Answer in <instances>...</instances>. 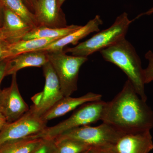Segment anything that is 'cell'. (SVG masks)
Returning a JSON list of instances; mask_svg holds the SVG:
<instances>
[{
	"instance_id": "obj_1",
	"label": "cell",
	"mask_w": 153,
	"mask_h": 153,
	"mask_svg": "<svg viewBox=\"0 0 153 153\" xmlns=\"http://www.w3.org/2000/svg\"><path fill=\"white\" fill-rule=\"evenodd\" d=\"M101 120L123 134L151 131L153 111L128 79L122 90L105 102Z\"/></svg>"
},
{
	"instance_id": "obj_2",
	"label": "cell",
	"mask_w": 153,
	"mask_h": 153,
	"mask_svg": "<svg viewBox=\"0 0 153 153\" xmlns=\"http://www.w3.org/2000/svg\"><path fill=\"white\" fill-rule=\"evenodd\" d=\"M100 52L105 61L113 63L125 73L137 93L143 100L147 102L144 69L139 56L130 42L125 38Z\"/></svg>"
},
{
	"instance_id": "obj_3",
	"label": "cell",
	"mask_w": 153,
	"mask_h": 153,
	"mask_svg": "<svg viewBox=\"0 0 153 153\" xmlns=\"http://www.w3.org/2000/svg\"><path fill=\"white\" fill-rule=\"evenodd\" d=\"M132 22L128 19V14L123 13L117 17L109 28L99 32L74 47L64 49V52L71 53L73 56L87 57L94 52L108 48L126 38Z\"/></svg>"
},
{
	"instance_id": "obj_4",
	"label": "cell",
	"mask_w": 153,
	"mask_h": 153,
	"mask_svg": "<svg viewBox=\"0 0 153 153\" xmlns=\"http://www.w3.org/2000/svg\"><path fill=\"white\" fill-rule=\"evenodd\" d=\"M105 102L101 100L82 105L66 120L53 126H47L40 133L30 137L54 140L65 132L101 120Z\"/></svg>"
},
{
	"instance_id": "obj_5",
	"label": "cell",
	"mask_w": 153,
	"mask_h": 153,
	"mask_svg": "<svg viewBox=\"0 0 153 153\" xmlns=\"http://www.w3.org/2000/svg\"><path fill=\"white\" fill-rule=\"evenodd\" d=\"M123 133L113 127L102 123L97 126H82L65 132L54 139L58 142L63 140H76L97 149L111 148Z\"/></svg>"
},
{
	"instance_id": "obj_6",
	"label": "cell",
	"mask_w": 153,
	"mask_h": 153,
	"mask_svg": "<svg viewBox=\"0 0 153 153\" xmlns=\"http://www.w3.org/2000/svg\"><path fill=\"white\" fill-rule=\"evenodd\" d=\"M47 55L59 79L63 96H70L77 89L79 69L88 59L67 55L64 50L47 52Z\"/></svg>"
},
{
	"instance_id": "obj_7",
	"label": "cell",
	"mask_w": 153,
	"mask_h": 153,
	"mask_svg": "<svg viewBox=\"0 0 153 153\" xmlns=\"http://www.w3.org/2000/svg\"><path fill=\"white\" fill-rule=\"evenodd\" d=\"M47 123L29 109L19 119L7 123L0 131V148L8 143L40 133L47 127Z\"/></svg>"
},
{
	"instance_id": "obj_8",
	"label": "cell",
	"mask_w": 153,
	"mask_h": 153,
	"mask_svg": "<svg viewBox=\"0 0 153 153\" xmlns=\"http://www.w3.org/2000/svg\"><path fill=\"white\" fill-rule=\"evenodd\" d=\"M45 84L42 92L32 98L33 105L30 109L42 117L54 105L64 97L56 72L49 61L43 66Z\"/></svg>"
},
{
	"instance_id": "obj_9",
	"label": "cell",
	"mask_w": 153,
	"mask_h": 153,
	"mask_svg": "<svg viewBox=\"0 0 153 153\" xmlns=\"http://www.w3.org/2000/svg\"><path fill=\"white\" fill-rule=\"evenodd\" d=\"M16 74L12 75L10 86L1 90L0 93V112L7 123L19 119L30 109L19 92Z\"/></svg>"
},
{
	"instance_id": "obj_10",
	"label": "cell",
	"mask_w": 153,
	"mask_h": 153,
	"mask_svg": "<svg viewBox=\"0 0 153 153\" xmlns=\"http://www.w3.org/2000/svg\"><path fill=\"white\" fill-rule=\"evenodd\" d=\"M111 148L116 153H149L153 149L150 131L123 134Z\"/></svg>"
},
{
	"instance_id": "obj_11",
	"label": "cell",
	"mask_w": 153,
	"mask_h": 153,
	"mask_svg": "<svg viewBox=\"0 0 153 153\" xmlns=\"http://www.w3.org/2000/svg\"><path fill=\"white\" fill-rule=\"evenodd\" d=\"M33 13L39 26L52 28L67 26L65 15L57 0H37Z\"/></svg>"
},
{
	"instance_id": "obj_12",
	"label": "cell",
	"mask_w": 153,
	"mask_h": 153,
	"mask_svg": "<svg viewBox=\"0 0 153 153\" xmlns=\"http://www.w3.org/2000/svg\"><path fill=\"white\" fill-rule=\"evenodd\" d=\"M102 97L101 94L92 92L77 97H64L42 116V119L47 122L53 119L63 116L87 102L101 100Z\"/></svg>"
},
{
	"instance_id": "obj_13",
	"label": "cell",
	"mask_w": 153,
	"mask_h": 153,
	"mask_svg": "<svg viewBox=\"0 0 153 153\" xmlns=\"http://www.w3.org/2000/svg\"><path fill=\"white\" fill-rule=\"evenodd\" d=\"M102 20L99 15L91 20L84 26L65 37L52 42L39 51L46 52H60L68 44L76 45L79 40L85 38L91 33L100 31V26L102 25Z\"/></svg>"
},
{
	"instance_id": "obj_14",
	"label": "cell",
	"mask_w": 153,
	"mask_h": 153,
	"mask_svg": "<svg viewBox=\"0 0 153 153\" xmlns=\"http://www.w3.org/2000/svg\"><path fill=\"white\" fill-rule=\"evenodd\" d=\"M1 28L5 41L10 44L21 41L33 29L19 16L4 7Z\"/></svg>"
},
{
	"instance_id": "obj_15",
	"label": "cell",
	"mask_w": 153,
	"mask_h": 153,
	"mask_svg": "<svg viewBox=\"0 0 153 153\" xmlns=\"http://www.w3.org/2000/svg\"><path fill=\"white\" fill-rule=\"evenodd\" d=\"M5 60V76L17 74L19 70L26 67H43L49 61L47 52L43 51L23 53Z\"/></svg>"
},
{
	"instance_id": "obj_16",
	"label": "cell",
	"mask_w": 153,
	"mask_h": 153,
	"mask_svg": "<svg viewBox=\"0 0 153 153\" xmlns=\"http://www.w3.org/2000/svg\"><path fill=\"white\" fill-rule=\"evenodd\" d=\"M58 38H35L18 41L10 44L5 60L23 53L39 51Z\"/></svg>"
},
{
	"instance_id": "obj_17",
	"label": "cell",
	"mask_w": 153,
	"mask_h": 153,
	"mask_svg": "<svg viewBox=\"0 0 153 153\" xmlns=\"http://www.w3.org/2000/svg\"><path fill=\"white\" fill-rule=\"evenodd\" d=\"M82 26L71 25L61 28H52L39 26L32 29L22 40H27L35 38H60L79 29Z\"/></svg>"
},
{
	"instance_id": "obj_18",
	"label": "cell",
	"mask_w": 153,
	"mask_h": 153,
	"mask_svg": "<svg viewBox=\"0 0 153 153\" xmlns=\"http://www.w3.org/2000/svg\"><path fill=\"white\" fill-rule=\"evenodd\" d=\"M4 7L19 16L33 29L39 26L35 15L23 0H1Z\"/></svg>"
},
{
	"instance_id": "obj_19",
	"label": "cell",
	"mask_w": 153,
	"mask_h": 153,
	"mask_svg": "<svg viewBox=\"0 0 153 153\" xmlns=\"http://www.w3.org/2000/svg\"><path fill=\"white\" fill-rule=\"evenodd\" d=\"M42 138L28 137L8 143L0 148V153H32L38 147Z\"/></svg>"
},
{
	"instance_id": "obj_20",
	"label": "cell",
	"mask_w": 153,
	"mask_h": 153,
	"mask_svg": "<svg viewBox=\"0 0 153 153\" xmlns=\"http://www.w3.org/2000/svg\"><path fill=\"white\" fill-rule=\"evenodd\" d=\"M55 142L57 153H82L91 148L76 140L66 139Z\"/></svg>"
},
{
	"instance_id": "obj_21",
	"label": "cell",
	"mask_w": 153,
	"mask_h": 153,
	"mask_svg": "<svg viewBox=\"0 0 153 153\" xmlns=\"http://www.w3.org/2000/svg\"><path fill=\"white\" fill-rule=\"evenodd\" d=\"M32 153H57L55 140L43 139L41 144Z\"/></svg>"
},
{
	"instance_id": "obj_22",
	"label": "cell",
	"mask_w": 153,
	"mask_h": 153,
	"mask_svg": "<svg viewBox=\"0 0 153 153\" xmlns=\"http://www.w3.org/2000/svg\"><path fill=\"white\" fill-rule=\"evenodd\" d=\"M145 57L149 61L147 67L143 69L144 81L146 84L153 81V52L151 50L148 51Z\"/></svg>"
},
{
	"instance_id": "obj_23",
	"label": "cell",
	"mask_w": 153,
	"mask_h": 153,
	"mask_svg": "<svg viewBox=\"0 0 153 153\" xmlns=\"http://www.w3.org/2000/svg\"><path fill=\"white\" fill-rule=\"evenodd\" d=\"M10 44L6 41H3L0 43V63L5 60Z\"/></svg>"
},
{
	"instance_id": "obj_24",
	"label": "cell",
	"mask_w": 153,
	"mask_h": 153,
	"mask_svg": "<svg viewBox=\"0 0 153 153\" xmlns=\"http://www.w3.org/2000/svg\"><path fill=\"white\" fill-rule=\"evenodd\" d=\"M6 65V61L4 60L0 63V86H1V82L3 78L5 76V67ZM1 88H0V93L1 92Z\"/></svg>"
},
{
	"instance_id": "obj_25",
	"label": "cell",
	"mask_w": 153,
	"mask_h": 153,
	"mask_svg": "<svg viewBox=\"0 0 153 153\" xmlns=\"http://www.w3.org/2000/svg\"><path fill=\"white\" fill-rule=\"evenodd\" d=\"M28 8L33 13L37 0H23Z\"/></svg>"
},
{
	"instance_id": "obj_26",
	"label": "cell",
	"mask_w": 153,
	"mask_h": 153,
	"mask_svg": "<svg viewBox=\"0 0 153 153\" xmlns=\"http://www.w3.org/2000/svg\"><path fill=\"white\" fill-rule=\"evenodd\" d=\"M7 123L5 117L0 112V131L2 130L3 128Z\"/></svg>"
},
{
	"instance_id": "obj_27",
	"label": "cell",
	"mask_w": 153,
	"mask_h": 153,
	"mask_svg": "<svg viewBox=\"0 0 153 153\" xmlns=\"http://www.w3.org/2000/svg\"><path fill=\"white\" fill-rule=\"evenodd\" d=\"M96 153H116L112 148L97 149Z\"/></svg>"
},
{
	"instance_id": "obj_28",
	"label": "cell",
	"mask_w": 153,
	"mask_h": 153,
	"mask_svg": "<svg viewBox=\"0 0 153 153\" xmlns=\"http://www.w3.org/2000/svg\"><path fill=\"white\" fill-rule=\"evenodd\" d=\"M4 9V6L3 5L1 1L0 0V27H1L2 24Z\"/></svg>"
},
{
	"instance_id": "obj_29",
	"label": "cell",
	"mask_w": 153,
	"mask_h": 153,
	"mask_svg": "<svg viewBox=\"0 0 153 153\" xmlns=\"http://www.w3.org/2000/svg\"><path fill=\"white\" fill-rule=\"evenodd\" d=\"M152 14H153V7H152V8L149 9V10L147 11V12H145V13H143L140 14L137 18L141 16H144V15H150Z\"/></svg>"
},
{
	"instance_id": "obj_30",
	"label": "cell",
	"mask_w": 153,
	"mask_h": 153,
	"mask_svg": "<svg viewBox=\"0 0 153 153\" xmlns=\"http://www.w3.org/2000/svg\"><path fill=\"white\" fill-rule=\"evenodd\" d=\"M97 149H94V148H91L87 150V151H85V152L82 153H96Z\"/></svg>"
},
{
	"instance_id": "obj_31",
	"label": "cell",
	"mask_w": 153,
	"mask_h": 153,
	"mask_svg": "<svg viewBox=\"0 0 153 153\" xmlns=\"http://www.w3.org/2000/svg\"><path fill=\"white\" fill-rule=\"evenodd\" d=\"M3 41H5L4 37V35H3L1 28V27H0V43Z\"/></svg>"
},
{
	"instance_id": "obj_32",
	"label": "cell",
	"mask_w": 153,
	"mask_h": 153,
	"mask_svg": "<svg viewBox=\"0 0 153 153\" xmlns=\"http://www.w3.org/2000/svg\"><path fill=\"white\" fill-rule=\"evenodd\" d=\"M57 1H58V5H59V7H61V6L63 5L64 2L66 1V0H57Z\"/></svg>"
}]
</instances>
